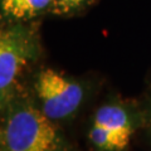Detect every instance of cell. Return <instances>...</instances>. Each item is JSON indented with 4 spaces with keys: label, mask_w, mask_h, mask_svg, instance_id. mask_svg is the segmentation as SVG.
<instances>
[{
    "label": "cell",
    "mask_w": 151,
    "mask_h": 151,
    "mask_svg": "<svg viewBox=\"0 0 151 151\" xmlns=\"http://www.w3.org/2000/svg\"><path fill=\"white\" fill-rule=\"evenodd\" d=\"M0 106V151H78L60 125L37 107L25 86Z\"/></svg>",
    "instance_id": "6da1fadb"
},
{
    "label": "cell",
    "mask_w": 151,
    "mask_h": 151,
    "mask_svg": "<svg viewBox=\"0 0 151 151\" xmlns=\"http://www.w3.org/2000/svg\"><path fill=\"white\" fill-rule=\"evenodd\" d=\"M37 107L58 125L77 117L92 94L91 82L52 67H40L25 86Z\"/></svg>",
    "instance_id": "7a4b0ae2"
},
{
    "label": "cell",
    "mask_w": 151,
    "mask_h": 151,
    "mask_svg": "<svg viewBox=\"0 0 151 151\" xmlns=\"http://www.w3.org/2000/svg\"><path fill=\"white\" fill-rule=\"evenodd\" d=\"M40 55L42 42L34 22L4 23L0 32V105L22 87V74Z\"/></svg>",
    "instance_id": "3957f363"
},
{
    "label": "cell",
    "mask_w": 151,
    "mask_h": 151,
    "mask_svg": "<svg viewBox=\"0 0 151 151\" xmlns=\"http://www.w3.org/2000/svg\"><path fill=\"white\" fill-rule=\"evenodd\" d=\"M91 122L105 127L110 132L115 151H125L131 142L132 135L141 129L142 124L139 101L134 102L112 96L94 110Z\"/></svg>",
    "instance_id": "277c9868"
},
{
    "label": "cell",
    "mask_w": 151,
    "mask_h": 151,
    "mask_svg": "<svg viewBox=\"0 0 151 151\" xmlns=\"http://www.w3.org/2000/svg\"><path fill=\"white\" fill-rule=\"evenodd\" d=\"M53 0H0L1 18L5 23L34 22L45 12H52Z\"/></svg>",
    "instance_id": "5b68a950"
},
{
    "label": "cell",
    "mask_w": 151,
    "mask_h": 151,
    "mask_svg": "<svg viewBox=\"0 0 151 151\" xmlns=\"http://www.w3.org/2000/svg\"><path fill=\"white\" fill-rule=\"evenodd\" d=\"M139 106L141 111V119H142L141 129L145 132L146 139L151 146V74L147 79L142 96L139 100Z\"/></svg>",
    "instance_id": "8992f818"
},
{
    "label": "cell",
    "mask_w": 151,
    "mask_h": 151,
    "mask_svg": "<svg viewBox=\"0 0 151 151\" xmlns=\"http://www.w3.org/2000/svg\"><path fill=\"white\" fill-rule=\"evenodd\" d=\"M91 0H53V8L52 13L57 15H68L78 12Z\"/></svg>",
    "instance_id": "52a82bcc"
}]
</instances>
